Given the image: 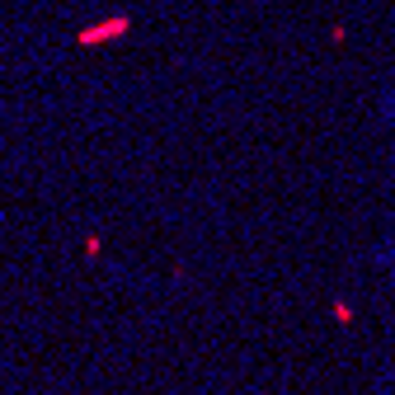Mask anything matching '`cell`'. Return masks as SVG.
Segmentation results:
<instances>
[{
	"mask_svg": "<svg viewBox=\"0 0 395 395\" xmlns=\"http://www.w3.org/2000/svg\"><path fill=\"white\" fill-rule=\"evenodd\" d=\"M381 132H386V146H391V160H395V80L381 90Z\"/></svg>",
	"mask_w": 395,
	"mask_h": 395,
	"instance_id": "obj_2",
	"label": "cell"
},
{
	"mask_svg": "<svg viewBox=\"0 0 395 395\" xmlns=\"http://www.w3.org/2000/svg\"><path fill=\"white\" fill-rule=\"evenodd\" d=\"M381 395H395V372L386 376V381H381Z\"/></svg>",
	"mask_w": 395,
	"mask_h": 395,
	"instance_id": "obj_3",
	"label": "cell"
},
{
	"mask_svg": "<svg viewBox=\"0 0 395 395\" xmlns=\"http://www.w3.org/2000/svg\"><path fill=\"white\" fill-rule=\"evenodd\" d=\"M376 273H381V283H386V292H391V301H395V226L376 245Z\"/></svg>",
	"mask_w": 395,
	"mask_h": 395,
	"instance_id": "obj_1",
	"label": "cell"
},
{
	"mask_svg": "<svg viewBox=\"0 0 395 395\" xmlns=\"http://www.w3.org/2000/svg\"><path fill=\"white\" fill-rule=\"evenodd\" d=\"M391 5H395V0H391Z\"/></svg>",
	"mask_w": 395,
	"mask_h": 395,
	"instance_id": "obj_4",
	"label": "cell"
}]
</instances>
